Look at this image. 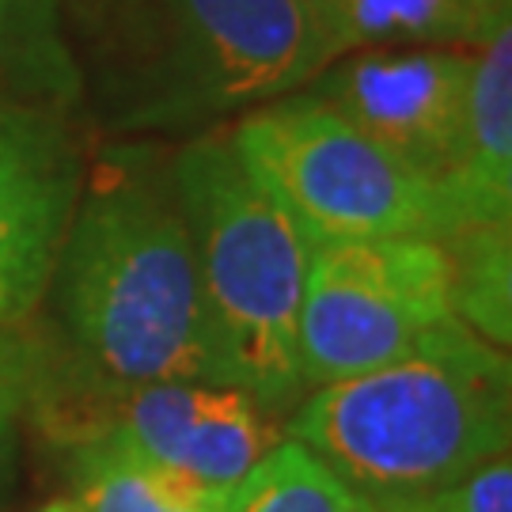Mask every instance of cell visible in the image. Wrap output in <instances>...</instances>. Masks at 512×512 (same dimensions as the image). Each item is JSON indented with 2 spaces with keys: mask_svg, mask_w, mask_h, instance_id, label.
I'll return each instance as SVG.
<instances>
[{
  "mask_svg": "<svg viewBox=\"0 0 512 512\" xmlns=\"http://www.w3.org/2000/svg\"><path fill=\"white\" fill-rule=\"evenodd\" d=\"M509 0H338L330 12L334 57L372 46H471L501 31Z\"/></svg>",
  "mask_w": 512,
  "mask_h": 512,
  "instance_id": "8fae6325",
  "label": "cell"
},
{
  "mask_svg": "<svg viewBox=\"0 0 512 512\" xmlns=\"http://www.w3.org/2000/svg\"><path fill=\"white\" fill-rule=\"evenodd\" d=\"M217 376L266 414L304 399L300 308L315 243L239 160L228 133H205L171 156Z\"/></svg>",
  "mask_w": 512,
  "mask_h": 512,
  "instance_id": "277c9868",
  "label": "cell"
},
{
  "mask_svg": "<svg viewBox=\"0 0 512 512\" xmlns=\"http://www.w3.org/2000/svg\"><path fill=\"white\" fill-rule=\"evenodd\" d=\"M448 255L452 319L494 349L512 342V232L509 224H463L440 236Z\"/></svg>",
  "mask_w": 512,
  "mask_h": 512,
  "instance_id": "4fadbf2b",
  "label": "cell"
},
{
  "mask_svg": "<svg viewBox=\"0 0 512 512\" xmlns=\"http://www.w3.org/2000/svg\"><path fill=\"white\" fill-rule=\"evenodd\" d=\"M228 137L315 239H440L463 228L444 186L391 160L304 88L247 110Z\"/></svg>",
  "mask_w": 512,
  "mask_h": 512,
  "instance_id": "5b68a950",
  "label": "cell"
},
{
  "mask_svg": "<svg viewBox=\"0 0 512 512\" xmlns=\"http://www.w3.org/2000/svg\"><path fill=\"white\" fill-rule=\"evenodd\" d=\"M99 110L114 129H202L308 88L334 61L304 0H99Z\"/></svg>",
  "mask_w": 512,
  "mask_h": 512,
  "instance_id": "3957f363",
  "label": "cell"
},
{
  "mask_svg": "<svg viewBox=\"0 0 512 512\" xmlns=\"http://www.w3.org/2000/svg\"><path fill=\"white\" fill-rule=\"evenodd\" d=\"M463 224H509L512 217V23L471 57V84L456 164L444 179Z\"/></svg>",
  "mask_w": 512,
  "mask_h": 512,
  "instance_id": "30bf717a",
  "label": "cell"
},
{
  "mask_svg": "<svg viewBox=\"0 0 512 512\" xmlns=\"http://www.w3.org/2000/svg\"><path fill=\"white\" fill-rule=\"evenodd\" d=\"M42 512H80V509H69V505H50V509H42Z\"/></svg>",
  "mask_w": 512,
  "mask_h": 512,
  "instance_id": "ffe728a7",
  "label": "cell"
},
{
  "mask_svg": "<svg viewBox=\"0 0 512 512\" xmlns=\"http://www.w3.org/2000/svg\"><path fill=\"white\" fill-rule=\"evenodd\" d=\"M50 289L88 395L220 380L171 160L156 148H110L84 175Z\"/></svg>",
  "mask_w": 512,
  "mask_h": 512,
  "instance_id": "6da1fadb",
  "label": "cell"
},
{
  "mask_svg": "<svg viewBox=\"0 0 512 512\" xmlns=\"http://www.w3.org/2000/svg\"><path fill=\"white\" fill-rule=\"evenodd\" d=\"M84 167L65 122L0 99V330H16L50 293Z\"/></svg>",
  "mask_w": 512,
  "mask_h": 512,
  "instance_id": "9c48e42d",
  "label": "cell"
},
{
  "mask_svg": "<svg viewBox=\"0 0 512 512\" xmlns=\"http://www.w3.org/2000/svg\"><path fill=\"white\" fill-rule=\"evenodd\" d=\"M304 4L311 8V16H315L319 23H323V27H327L330 12H334V4H338V0H304ZM327 35H330V31H327ZM330 46H334V42H330Z\"/></svg>",
  "mask_w": 512,
  "mask_h": 512,
  "instance_id": "ac0fdd59",
  "label": "cell"
},
{
  "mask_svg": "<svg viewBox=\"0 0 512 512\" xmlns=\"http://www.w3.org/2000/svg\"><path fill=\"white\" fill-rule=\"evenodd\" d=\"M368 505L296 440H277L224 497L220 512H365Z\"/></svg>",
  "mask_w": 512,
  "mask_h": 512,
  "instance_id": "5bb4252c",
  "label": "cell"
},
{
  "mask_svg": "<svg viewBox=\"0 0 512 512\" xmlns=\"http://www.w3.org/2000/svg\"><path fill=\"white\" fill-rule=\"evenodd\" d=\"M365 512H372V509H365ZM376 512H433V509H376Z\"/></svg>",
  "mask_w": 512,
  "mask_h": 512,
  "instance_id": "d6986e66",
  "label": "cell"
},
{
  "mask_svg": "<svg viewBox=\"0 0 512 512\" xmlns=\"http://www.w3.org/2000/svg\"><path fill=\"white\" fill-rule=\"evenodd\" d=\"M448 319V255L440 239H319L300 308L304 395L391 365Z\"/></svg>",
  "mask_w": 512,
  "mask_h": 512,
  "instance_id": "8992f818",
  "label": "cell"
},
{
  "mask_svg": "<svg viewBox=\"0 0 512 512\" xmlns=\"http://www.w3.org/2000/svg\"><path fill=\"white\" fill-rule=\"evenodd\" d=\"M46 384V365L27 338L16 330H0V475L8 471V459L16 448L19 418L38 403Z\"/></svg>",
  "mask_w": 512,
  "mask_h": 512,
  "instance_id": "2e32d148",
  "label": "cell"
},
{
  "mask_svg": "<svg viewBox=\"0 0 512 512\" xmlns=\"http://www.w3.org/2000/svg\"><path fill=\"white\" fill-rule=\"evenodd\" d=\"M73 478L84 512H220L228 497L152 463L103 429L73 433Z\"/></svg>",
  "mask_w": 512,
  "mask_h": 512,
  "instance_id": "7c38bea8",
  "label": "cell"
},
{
  "mask_svg": "<svg viewBox=\"0 0 512 512\" xmlns=\"http://www.w3.org/2000/svg\"><path fill=\"white\" fill-rule=\"evenodd\" d=\"M505 349L448 319L391 365L311 387L285 421L365 505L425 509L478 463L509 456Z\"/></svg>",
  "mask_w": 512,
  "mask_h": 512,
  "instance_id": "7a4b0ae2",
  "label": "cell"
},
{
  "mask_svg": "<svg viewBox=\"0 0 512 512\" xmlns=\"http://www.w3.org/2000/svg\"><path fill=\"white\" fill-rule=\"evenodd\" d=\"M80 406L95 410L80 429H103L213 494H228L277 444L274 414L243 387L220 380H160L114 395H84Z\"/></svg>",
  "mask_w": 512,
  "mask_h": 512,
  "instance_id": "ba28073f",
  "label": "cell"
},
{
  "mask_svg": "<svg viewBox=\"0 0 512 512\" xmlns=\"http://www.w3.org/2000/svg\"><path fill=\"white\" fill-rule=\"evenodd\" d=\"M0 73L31 76L38 88H69V69L50 35L42 0H0Z\"/></svg>",
  "mask_w": 512,
  "mask_h": 512,
  "instance_id": "9a60e30c",
  "label": "cell"
},
{
  "mask_svg": "<svg viewBox=\"0 0 512 512\" xmlns=\"http://www.w3.org/2000/svg\"><path fill=\"white\" fill-rule=\"evenodd\" d=\"M425 509L433 512H512V467L509 456L478 463L475 471L440 490Z\"/></svg>",
  "mask_w": 512,
  "mask_h": 512,
  "instance_id": "e0dca14e",
  "label": "cell"
},
{
  "mask_svg": "<svg viewBox=\"0 0 512 512\" xmlns=\"http://www.w3.org/2000/svg\"><path fill=\"white\" fill-rule=\"evenodd\" d=\"M475 50L372 46L334 57L304 92L342 114L403 167L444 186L456 164Z\"/></svg>",
  "mask_w": 512,
  "mask_h": 512,
  "instance_id": "52a82bcc",
  "label": "cell"
}]
</instances>
